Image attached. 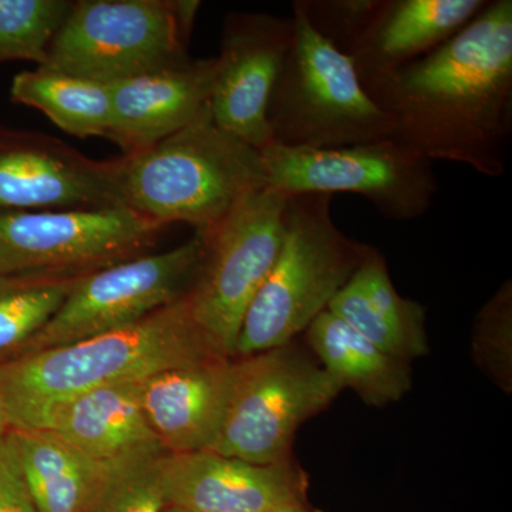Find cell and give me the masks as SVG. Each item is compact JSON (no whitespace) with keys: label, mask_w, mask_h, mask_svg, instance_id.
<instances>
[{"label":"cell","mask_w":512,"mask_h":512,"mask_svg":"<svg viewBox=\"0 0 512 512\" xmlns=\"http://www.w3.org/2000/svg\"><path fill=\"white\" fill-rule=\"evenodd\" d=\"M393 140L433 163L505 173L512 136V2L493 0L416 62L366 89Z\"/></svg>","instance_id":"6da1fadb"},{"label":"cell","mask_w":512,"mask_h":512,"mask_svg":"<svg viewBox=\"0 0 512 512\" xmlns=\"http://www.w3.org/2000/svg\"><path fill=\"white\" fill-rule=\"evenodd\" d=\"M214 357L222 356L195 325L184 296L124 328L0 363V387L12 429H29L79 394Z\"/></svg>","instance_id":"7a4b0ae2"},{"label":"cell","mask_w":512,"mask_h":512,"mask_svg":"<svg viewBox=\"0 0 512 512\" xmlns=\"http://www.w3.org/2000/svg\"><path fill=\"white\" fill-rule=\"evenodd\" d=\"M114 167L121 205L197 232L211 231L242 198L266 187L261 151L218 126L210 104L173 136Z\"/></svg>","instance_id":"3957f363"},{"label":"cell","mask_w":512,"mask_h":512,"mask_svg":"<svg viewBox=\"0 0 512 512\" xmlns=\"http://www.w3.org/2000/svg\"><path fill=\"white\" fill-rule=\"evenodd\" d=\"M330 202L328 194L288 198L281 251L245 313L234 359L293 342L328 311L372 248L336 227Z\"/></svg>","instance_id":"277c9868"},{"label":"cell","mask_w":512,"mask_h":512,"mask_svg":"<svg viewBox=\"0 0 512 512\" xmlns=\"http://www.w3.org/2000/svg\"><path fill=\"white\" fill-rule=\"evenodd\" d=\"M293 5V39L268 106L272 144L343 148L393 138L352 59L312 28Z\"/></svg>","instance_id":"5b68a950"},{"label":"cell","mask_w":512,"mask_h":512,"mask_svg":"<svg viewBox=\"0 0 512 512\" xmlns=\"http://www.w3.org/2000/svg\"><path fill=\"white\" fill-rule=\"evenodd\" d=\"M197 0L73 2L43 69L113 84L191 62Z\"/></svg>","instance_id":"8992f818"},{"label":"cell","mask_w":512,"mask_h":512,"mask_svg":"<svg viewBox=\"0 0 512 512\" xmlns=\"http://www.w3.org/2000/svg\"><path fill=\"white\" fill-rule=\"evenodd\" d=\"M343 389L293 342L232 359L227 409L208 450L258 466L289 463L296 431Z\"/></svg>","instance_id":"52a82bcc"},{"label":"cell","mask_w":512,"mask_h":512,"mask_svg":"<svg viewBox=\"0 0 512 512\" xmlns=\"http://www.w3.org/2000/svg\"><path fill=\"white\" fill-rule=\"evenodd\" d=\"M289 195L252 191L208 232L197 278L185 295L192 319L215 352L234 359L242 320L264 285L284 241Z\"/></svg>","instance_id":"ba28073f"},{"label":"cell","mask_w":512,"mask_h":512,"mask_svg":"<svg viewBox=\"0 0 512 512\" xmlns=\"http://www.w3.org/2000/svg\"><path fill=\"white\" fill-rule=\"evenodd\" d=\"M261 156L266 187L289 197L335 192L363 195L393 221L426 215L439 190L431 161L393 138L343 148L272 144Z\"/></svg>","instance_id":"9c48e42d"},{"label":"cell","mask_w":512,"mask_h":512,"mask_svg":"<svg viewBox=\"0 0 512 512\" xmlns=\"http://www.w3.org/2000/svg\"><path fill=\"white\" fill-rule=\"evenodd\" d=\"M204 249V237L195 232L170 251L134 256L87 272L52 320L16 357L124 328L180 301L197 278Z\"/></svg>","instance_id":"30bf717a"},{"label":"cell","mask_w":512,"mask_h":512,"mask_svg":"<svg viewBox=\"0 0 512 512\" xmlns=\"http://www.w3.org/2000/svg\"><path fill=\"white\" fill-rule=\"evenodd\" d=\"M164 228L126 205L0 212V275L86 274L141 255Z\"/></svg>","instance_id":"8fae6325"},{"label":"cell","mask_w":512,"mask_h":512,"mask_svg":"<svg viewBox=\"0 0 512 512\" xmlns=\"http://www.w3.org/2000/svg\"><path fill=\"white\" fill-rule=\"evenodd\" d=\"M292 39V16L232 12L225 18L210 109L218 126L258 151L272 146L269 100Z\"/></svg>","instance_id":"7c38bea8"},{"label":"cell","mask_w":512,"mask_h":512,"mask_svg":"<svg viewBox=\"0 0 512 512\" xmlns=\"http://www.w3.org/2000/svg\"><path fill=\"white\" fill-rule=\"evenodd\" d=\"M167 507L188 512H266L308 500L309 477L295 460L258 466L210 450L158 460Z\"/></svg>","instance_id":"4fadbf2b"},{"label":"cell","mask_w":512,"mask_h":512,"mask_svg":"<svg viewBox=\"0 0 512 512\" xmlns=\"http://www.w3.org/2000/svg\"><path fill=\"white\" fill-rule=\"evenodd\" d=\"M121 205L114 161H94L55 138L0 148V208Z\"/></svg>","instance_id":"5bb4252c"},{"label":"cell","mask_w":512,"mask_h":512,"mask_svg":"<svg viewBox=\"0 0 512 512\" xmlns=\"http://www.w3.org/2000/svg\"><path fill=\"white\" fill-rule=\"evenodd\" d=\"M217 59L191 60L109 84V140L124 156L173 136L210 104Z\"/></svg>","instance_id":"9a60e30c"},{"label":"cell","mask_w":512,"mask_h":512,"mask_svg":"<svg viewBox=\"0 0 512 512\" xmlns=\"http://www.w3.org/2000/svg\"><path fill=\"white\" fill-rule=\"evenodd\" d=\"M487 0H379L349 57L363 87L416 62L466 28Z\"/></svg>","instance_id":"2e32d148"},{"label":"cell","mask_w":512,"mask_h":512,"mask_svg":"<svg viewBox=\"0 0 512 512\" xmlns=\"http://www.w3.org/2000/svg\"><path fill=\"white\" fill-rule=\"evenodd\" d=\"M232 359L170 367L138 383L148 424L167 453L208 450L220 431Z\"/></svg>","instance_id":"e0dca14e"},{"label":"cell","mask_w":512,"mask_h":512,"mask_svg":"<svg viewBox=\"0 0 512 512\" xmlns=\"http://www.w3.org/2000/svg\"><path fill=\"white\" fill-rule=\"evenodd\" d=\"M140 382L110 384L74 396L40 416L29 429L50 431L101 463L160 456L167 451L144 414Z\"/></svg>","instance_id":"ac0fdd59"},{"label":"cell","mask_w":512,"mask_h":512,"mask_svg":"<svg viewBox=\"0 0 512 512\" xmlns=\"http://www.w3.org/2000/svg\"><path fill=\"white\" fill-rule=\"evenodd\" d=\"M328 311L387 355L410 362L429 353L426 309L399 295L376 248L369 249Z\"/></svg>","instance_id":"d6986e66"},{"label":"cell","mask_w":512,"mask_h":512,"mask_svg":"<svg viewBox=\"0 0 512 512\" xmlns=\"http://www.w3.org/2000/svg\"><path fill=\"white\" fill-rule=\"evenodd\" d=\"M5 440L39 512H89L119 466L94 460L47 430L13 427Z\"/></svg>","instance_id":"ffe728a7"},{"label":"cell","mask_w":512,"mask_h":512,"mask_svg":"<svg viewBox=\"0 0 512 512\" xmlns=\"http://www.w3.org/2000/svg\"><path fill=\"white\" fill-rule=\"evenodd\" d=\"M305 336L320 366L343 387L355 390L367 406L383 409L409 393V362L382 352L335 313H320Z\"/></svg>","instance_id":"44dd1931"},{"label":"cell","mask_w":512,"mask_h":512,"mask_svg":"<svg viewBox=\"0 0 512 512\" xmlns=\"http://www.w3.org/2000/svg\"><path fill=\"white\" fill-rule=\"evenodd\" d=\"M10 96L16 103L45 113L64 133L79 138L109 137V84L37 67L16 74Z\"/></svg>","instance_id":"7402d4cb"},{"label":"cell","mask_w":512,"mask_h":512,"mask_svg":"<svg viewBox=\"0 0 512 512\" xmlns=\"http://www.w3.org/2000/svg\"><path fill=\"white\" fill-rule=\"evenodd\" d=\"M83 275L73 272L0 275V363L15 359L45 328Z\"/></svg>","instance_id":"603a6c76"},{"label":"cell","mask_w":512,"mask_h":512,"mask_svg":"<svg viewBox=\"0 0 512 512\" xmlns=\"http://www.w3.org/2000/svg\"><path fill=\"white\" fill-rule=\"evenodd\" d=\"M72 6L69 0H0V63L28 60L45 66Z\"/></svg>","instance_id":"cb8c5ba5"},{"label":"cell","mask_w":512,"mask_h":512,"mask_svg":"<svg viewBox=\"0 0 512 512\" xmlns=\"http://www.w3.org/2000/svg\"><path fill=\"white\" fill-rule=\"evenodd\" d=\"M471 352L477 366L511 393L512 386V282L505 281L484 303L474 322Z\"/></svg>","instance_id":"d4e9b609"},{"label":"cell","mask_w":512,"mask_h":512,"mask_svg":"<svg viewBox=\"0 0 512 512\" xmlns=\"http://www.w3.org/2000/svg\"><path fill=\"white\" fill-rule=\"evenodd\" d=\"M161 456L116 466L89 512H164L167 501L158 470Z\"/></svg>","instance_id":"484cf974"},{"label":"cell","mask_w":512,"mask_h":512,"mask_svg":"<svg viewBox=\"0 0 512 512\" xmlns=\"http://www.w3.org/2000/svg\"><path fill=\"white\" fill-rule=\"evenodd\" d=\"M295 3L312 28L348 56L379 0H296Z\"/></svg>","instance_id":"4316f807"},{"label":"cell","mask_w":512,"mask_h":512,"mask_svg":"<svg viewBox=\"0 0 512 512\" xmlns=\"http://www.w3.org/2000/svg\"><path fill=\"white\" fill-rule=\"evenodd\" d=\"M0 512H39L6 440L0 443Z\"/></svg>","instance_id":"83f0119b"},{"label":"cell","mask_w":512,"mask_h":512,"mask_svg":"<svg viewBox=\"0 0 512 512\" xmlns=\"http://www.w3.org/2000/svg\"><path fill=\"white\" fill-rule=\"evenodd\" d=\"M10 429L12 426H10L8 404H6L5 394L0 387V443L6 439Z\"/></svg>","instance_id":"f1b7e54d"},{"label":"cell","mask_w":512,"mask_h":512,"mask_svg":"<svg viewBox=\"0 0 512 512\" xmlns=\"http://www.w3.org/2000/svg\"><path fill=\"white\" fill-rule=\"evenodd\" d=\"M266 512H325L319 510V508L312 507L311 504L308 503V500L296 501V503H289L284 505H279V507L272 508V510Z\"/></svg>","instance_id":"f546056e"},{"label":"cell","mask_w":512,"mask_h":512,"mask_svg":"<svg viewBox=\"0 0 512 512\" xmlns=\"http://www.w3.org/2000/svg\"><path fill=\"white\" fill-rule=\"evenodd\" d=\"M164 512H188V511L181 510V508L167 507V508H165Z\"/></svg>","instance_id":"4dcf8cb0"}]
</instances>
